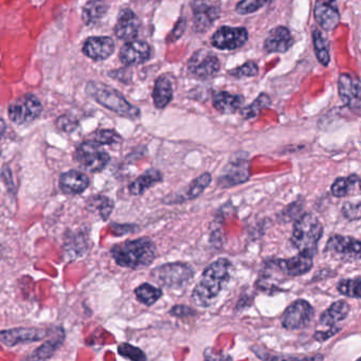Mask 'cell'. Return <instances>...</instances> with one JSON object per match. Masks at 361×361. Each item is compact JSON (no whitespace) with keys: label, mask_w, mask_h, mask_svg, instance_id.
Wrapping results in <instances>:
<instances>
[{"label":"cell","mask_w":361,"mask_h":361,"mask_svg":"<svg viewBox=\"0 0 361 361\" xmlns=\"http://www.w3.org/2000/svg\"><path fill=\"white\" fill-rule=\"evenodd\" d=\"M233 265L227 259L213 262L202 272L192 291V300L200 307H209L231 280Z\"/></svg>","instance_id":"cell-1"},{"label":"cell","mask_w":361,"mask_h":361,"mask_svg":"<svg viewBox=\"0 0 361 361\" xmlns=\"http://www.w3.org/2000/svg\"><path fill=\"white\" fill-rule=\"evenodd\" d=\"M156 255L155 243L147 236L119 243L111 249V257L117 265L134 270L151 265Z\"/></svg>","instance_id":"cell-2"},{"label":"cell","mask_w":361,"mask_h":361,"mask_svg":"<svg viewBox=\"0 0 361 361\" xmlns=\"http://www.w3.org/2000/svg\"><path fill=\"white\" fill-rule=\"evenodd\" d=\"M86 92L99 104L121 117L133 120L140 117L138 107L130 104L118 90H114L106 84L90 82L86 87Z\"/></svg>","instance_id":"cell-3"},{"label":"cell","mask_w":361,"mask_h":361,"mask_svg":"<svg viewBox=\"0 0 361 361\" xmlns=\"http://www.w3.org/2000/svg\"><path fill=\"white\" fill-rule=\"evenodd\" d=\"M322 234L323 226L319 219L312 213H305L295 221L290 242L299 252L314 257Z\"/></svg>","instance_id":"cell-4"},{"label":"cell","mask_w":361,"mask_h":361,"mask_svg":"<svg viewBox=\"0 0 361 361\" xmlns=\"http://www.w3.org/2000/svg\"><path fill=\"white\" fill-rule=\"evenodd\" d=\"M195 270L183 262L166 263L151 272L152 278L166 288L178 289L185 286L193 279Z\"/></svg>","instance_id":"cell-5"},{"label":"cell","mask_w":361,"mask_h":361,"mask_svg":"<svg viewBox=\"0 0 361 361\" xmlns=\"http://www.w3.org/2000/svg\"><path fill=\"white\" fill-rule=\"evenodd\" d=\"M102 147L94 140L84 141L75 149V161L86 172L92 174L101 172L111 161V155Z\"/></svg>","instance_id":"cell-6"},{"label":"cell","mask_w":361,"mask_h":361,"mask_svg":"<svg viewBox=\"0 0 361 361\" xmlns=\"http://www.w3.org/2000/svg\"><path fill=\"white\" fill-rule=\"evenodd\" d=\"M43 105L35 94H24L16 99L8 107V116L18 126L32 123L41 116Z\"/></svg>","instance_id":"cell-7"},{"label":"cell","mask_w":361,"mask_h":361,"mask_svg":"<svg viewBox=\"0 0 361 361\" xmlns=\"http://www.w3.org/2000/svg\"><path fill=\"white\" fill-rule=\"evenodd\" d=\"M324 251L338 261H359L361 259V240L352 236L335 234L327 240Z\"/></svg>","instance_id":"cell-8"},{"label":"cell","mask_w":361,"mask_h":361,"mask_svg":"<svg viewBox=\"0 0 361 361\" xmlns=\"http://www.w3.org/2000/svg\"><path fill=\"white\" fill-rule=\"evenodd\" d=\"M338 92L344 105L361 117V80L353 73H341L338 79Z\"/></svg>","instance_id":"cell-9"},{"label":"cell","mask_w":361,"mask_h":361,"mask_svg":"<svg viewBox=\"0 0 361 361\" xmlns=\"http://www.w3.org/2000/svg\"><path fill=\"white\" fill-rule=\"evenodd\" d=\"M314 316V310L312 304L306 300L299 299L285 310L282 316V325L287 331H297L307 326Z\"/></svg>","instance_id":"cell-10"},{"label":"cell","mask_w":361,"mask_h":361,"mask_svg":"<svg viewBox=\"0 0 361 361\" xmlns=\"http://www.w3.org/2000/svg\"><path fill=\"white\" fill-rule=\"evenodd\" d=\"M51 329H37V327H16L4 329L0 333V341L5 346L12 348L22 343H32L47 339L51 334Z\"/></svg>","instance_id":"cell-11"},{"label":"cell","mask_w":361,"mask_h":361,"mask_svg":"<svg viewBox=\"0 0 361 361\" xmlns=\"http://www.w3.org/2000/svg\"><path fill=\"white\" fill-rule=\"evenodd\" d=\"M250 178V164L247 158L238 157L231 159V161L224 168L223 172L217 179V185L221 189L242 185Z\"/></svg>","instance_id":"cell-12"},{"label":"cell","mask_w":361,"mask_h":361,"mask_svg":"<svg viewBox=\"0 0 361 361\" xmlns=\"http://www.w3.org/2000/svg\"><path fill=\"white\" fill-rule=\"evenodd\" d=\"M190 73L198 79H211L219 73L221 63L216 56L208 51L195 52L188 62Z\"/></svg>","instance_id":"cell-13"},{"label":"cell","mask_w":361,"mask_h":361,"mask_svg":"<svg viewBox=\"0 0 361 361\" xmlns=\"http://www.w3.org/2000/svg\"><path fill=\"white\" fill-rule=\"evenodd\" d=\"M248 41V31L245 28L224 26L212 37V45L219 50H235Z\"/></svg>","instance_id":"cell-14"},{"label":"cell","mask_w":361,"mask_h":361,"mask_svg":"<svg viewBox=\"0 0 361 361\" xmlns=\"http://www.w3.org/2000/svg\"><path fill=\"white\" fill-rule=\"evenodd\" d=\"M219 14L221 10L219 6L208 0H194V28L197 32H206L219 18Z\"/></svg>","instance_id":"cell-15"},{"label":"cell","mask_w":361,"mask_h":361,"mask_svg":"<svg viewBox=\"0 0 361 361\" xmlns=\"http://www.w3.org/2000/svg\"><path fill=\"white\" fill-rule=\"evenodd\" d=\"M314 257L307 253L299 252L295 257L289 259H278L272 262L279 271L284 274V276H300L307 274L314 265L312 261Z\"/></svg>","instance_id":"cell-16"},{"label":"cell","mask_w":361,"mask_h":361,"mask_svg":"<svg viewBox=\"0 0 361 361\" xmlns=\"http://www.w3.org/2000/svg\"><path fill=\"white\" fill-rule=\"evenodd\" d=\"M152 49L149 44L143 41L126 42L120 51V60L126 66L143 64L151 59Z\"/></svg>","instance_id":"cell-17"},{"label":"cell","mask_w":361,"mask_h":361,"mask_svg":"<svg viewBox=\"0 0 361 361\" xmlns=\"http://www.w3.org/2000/svg\"><path fill=\"white\" fill-rule=\"evenodd\" d=\"M314 18L324 30H334L340 23V13L336 0H316Z\"/></svg>","instance_id":"cell-18"},{"label":"cell","mask_w":361,"mask_h":361,"mask_svg":"<svg viewBox=\"0 0 361 361\" xmlns=\"http://www.w3.org/2000/svg\"><path fill=\"white\" fill-rule=\"evenodd\" d=\"M140 30V20L136 14L130 9H123L118 16L115 27V35L118 39L124 42L136 39Z\"/></svg>","instance_id":"cell-19"},{"label":"cell","mask_w":361,"mask_h":361,"mask_svg":"<svg viewBox=\"0 0 361 361\" xmlns=\"http://www.w3.org/2000/svg\"><path fill=\"white\" fill-rule=\"evenodd\" d=\"M113 39L109 37H90L83 45V52L94 61H104L115 52Z\"/></svg>","instance_id":"cell-20"},{"label":"cell","mask_w":361,"mask_h":361,"mask_svg":"<svg viewBox=\"0 0 361 361\" xmlns=\"http://www.w3.org/2000/svg\"><path fill=\"white\" fill-rule=\"evenodd\" d=\"M90 179L85 173L78 170L67 171L59 178V185L63 193L78 195L88 189Z\"/></svg>","instance_id":"cell-21"},{"label":"cell","mask_w":361,"mask_h":361,"mask_svg":"<svg viewBox=\"0 0 361 361\" xmlns=\"http://www.w3.org/2000/svg\"><path fill=\"white\" fill-rule=\"evenodd\" d=\"M293 45V39L286 27L272 29L264 42V50L268 54H284Z\"/></svg>","instance_id":"cell-22"},{"label":"cell","mask_w":361,"mask_h":361,"mask_svg":"<svg viewBox=\"0 0 361 361\" xmlns=\"http://www.w3.org/2000/svg\"><path fill=\"white\" fill-rule=\"evenodd\" d=\"M65 340V331L62 327H56V329H52L51 334L49 337L39 348H37L28 359H33V360H46L50 359L56 350L62 346L63 342Z\"/></svg>","instance_id":"cell-23"},{"label":"cell","mask_w":361,"mask_h":361,"mask_svg":"<svg viewBox=\"0 0 361 361\" xmlns=\"http://www.w3.org/2000/svg\"><path fill=\"white\" fill-rule=\"evenodd\" d=\"M162 180H164V175L159 170L149 169L128 185V191L132 195L140 196L154 185L161 183Z\"/></svg>","instance_id":"cell-24"},{"label":"cell","mask_w":361,"mask_h":361,"mask_svg":"<svg viewBox=\"0 0 361 361\" xmlns=\"http://www.w3.org/2000/svg\"><path fill=\"white\" fill-rule=\"evenodd\" d=\"M244 97L240 94H232L227 92H217L213 97V106L221 114H234L242 109Z\"/></svg>","instance_id":"cell-25"},{"label":"cell","mask_w":361,"mask_h":361,"mask_svg":"<svg viewBox=\"0 0 361 361\" xmlns=\"http://www.w3.org/2000/svg\"><path fill=\"white\" fill-rule=\"evenodd\" d=\"M109 4L105 0H90L83 8L82 18L87 26L97 25L109 12Z\"/></svg>","instance_id":"cell-26"},{"label":"cell","mask_w":361,"mask_h":361,"mask_svg":"<svg viewBox=\"0 0 361 361\" xmlns=\"http://www.w3.org/2000/svg\"><path fill=\"white\" fill-rule=\"evenodd\" d=\"M350 305L345 301L340 300L335 302L321 314L320 323L327 327L335 326L337 323L345 320L350 314Z\"/></svg>","instance_id":"cell-27"},{"label":"cell","mask_w":361,"mask_h":361,"mask_svg":"<svg viewBox=\"0 0 361 361\" xmlns=\"http://www.w3.org/2000/svg\"><path fill=\"white\" fill-rule=\"evenodd\" d=\"M173 99V88L170 80L159 77L155 82L153 90L154 104L157 109H166Z\"/></svg>","instance_id":"cell-28"},{"label":"cell","mask_w":361,"mask_h":361,"mask_svg":"<svg viewBox=\"0 0 361 361\" xmlns=\"http://www.w3.org/2000/svg\"><path fill=\"white\" fill-rule=\"evenodd\" d=\"M211 181H212V175L208 172L196 177V178L190 183L189 187H188L185 196L181 198L183 202H185V200H193L200 197V196L206 191L207 188L210 185Z\"/></svg>","instance_id":"cell-29"},{"label":"cell","mask_w":361,"mask_h":361,"mask_svg":"<svg viewBox=\"0 0 361 361\" xmlns=\"http://www.w3.org/2000/svg\"><path fill=\"white\" fill-rule=\"evenodd\" d=\"M136 299L147 306L153 305L162 297V290L149 283H143L134 290Z\"/></svg>","instance_id":"cell-30"},{"label":"cell","mask_w":361,"mask_h":361,"mask_svg":"<svg viewBox=\"0 0 361 361\" xmlns=\"http://www.w3.org/2000/svg\"><path fill=\"white\" fill-rule=\"evenodd\" d=\"M87 208L97 211L103 221H107L113 213L115 204L111 198L104 195H94L87 202Z\"/></svg>","instance_id":"cell-31"},{"label":"cell","mask_w":361,"mask_h":361,"mask_svg":"<svg viewBox=\"0 0 361 361\" xmlns=\"http://www.w3.org/2000/svg\"><path fill=\"white\" fill-rule=\"evenodd\" d=\"M312 42H314V52H316L317 59L323 66H329V42L323 37L322 33L318 29L312 30Z\"/></svg>","instance_id":"cell-32"},{"label":"cell","mask_w":361,"mask_h":361,"mask_svg":"<svg viewBox=\"0 0 361 361\" xmlns=\"http://www.w3.org/2000/svg\"><path fill=\"white\" fill-rule=\"evenodd\" d=\"M359 177L356 174L348 177H338L331 187V192L335 197L341 198L348 195L355 183H358Z\"/></svg>","instance_id":"cell-33"},{"label":"cell","mask_w":361,"mask_h":361,"mask_svg":"<svg viewBox=\"0 0 361 361\" xmlns=\"http://www.w3.org/2000/svg\"><path fill=\"white\" fill-rule=\"evenodd\" d=\"M337 290L345 297L361 300V278L343 279L338 283Z\"/></svg>","instance_id":"cell-34"},{"label":"cell","mask_w":361,"mask_h":361,"mask_svg":"<svg viewBox=\"0 0 361 361\" xmlns=\"http://www.w3.org/2000/svg\"><path fill=\"white\" fill-rule=\"evenodd\" d=\"M271 100L269 96L266 94H259V98L253 101L252 104L248 105L240 111V115L243 116L244 119H252L259 115L262 109H266L269 106Z\"/></svg>","instance_id":"cell-35"},{"label":"cell","mask_w":361,"mask_h":361,"mask_svg":"<svg viewBox=\"0 0 361 361\" xmlns=\"http://www.w3.org/2000/svg\"><path fill=\"white\" fill-rule=\"evenodd\" d=\"M118 354L123 358L130 359L133 361L147 360L145 352L137 346L130 343H121L118 346Z\"/></svg>","instance_id":"cell-36"},{"label":"cell","mask_w":361,"mask_h":361,"mask_svg":"<svg viewBox=\"0 0 361 361\" xmlns=\"http://www.w3.org/2000/svg\"><path fill=\"white\" fill-rule=\"evenodd\" d=\"M92 140L102 145H114L121 142L122 138L116 130H100L92 135Z\"/></svg>","instance_id":"cell-37"},{"label":"cell","mask_w":361,"mask_h":361,"mask_svg":"<svg viewBox=\"0 0 361 361\" xmlns=\"http://www.w3.org/2000/svg\"><path fill=\"white\" fill-rule=\"evenodd\" d=\"M268 0H240L236 5V13L240 16H248V14L255 13L257 10L263 8L267 4Z\"/></svg>","instance_id":"cell-38"},{"label":"cell","mask_w":361,"mask_h":361,"mask_svg":"<svg viewBox=\"0 0 361 361\" xmlns=\"http://www.w3.org/2000/svg\"><path fill=\"white\" fill-rule=\"evenodd\" d=\"M257 73H259V67H257V63L249 61V62L245 63L242 66L234 68L233 71H230L229 75L240 79V78L244 77H255Z\"/></svg>","instance_id":"cell-39"},{"label":"cell","mask_w":361,"mask_h":361,"mask_svg":"<svg viewBox=\"0 0 361 361\" xmlns=\"http://www.w3.org/2000/svg\"><path fill=\"white\" fill-rule=\"evenodd\" d=\"M341 212L348 221H359V219H361V202H344Z\"/></svg>","instance_id":"cell-40"},{"label":"cell","mask_w":361,"mask_h":361,"mask_svg":"<svg viewBox=\"0 0 361 361\" xmlns=\"http://www.w3.org/2000/svg\"><path fill=\"white\" fill-rule=\"evenodd\" d=\"M56 126H58L59 130H62V132L73 133L77 130L79 123H78L77 120L71 117V116L64 115L58 118V120H56Z\"/></svg>","instance_id":"cell-41"},{"label":"cell","mask_w":361,"mask_h":361,"mask_svg":"<svg viewBox=\"0 0 361 361\" xmlns=\"http://www.w3.org/2000/svg\"><path fill=\"white\" fill-rule=\"evenodd\" d=\"M170 314L176 318H189L195 316L196 312L193 308L187 305H175L171 308Z\"/></svg>","instance_id":"cell-42"},{"label":"cell","mask_w":361,"mask_h":361,"mask_svg":"<svg viewBox=\"0 0 361 361\" xmlns=\"http://www.w3.org/2000/svg\"><path fill=\"white\" fill-rule=\"evenodd\" d=\"M340 329H341L340 327L331 326L329 327L327 331H317V333H314V340H317V341L319 342L326 341L327 339L333 337V336H335L336 334L339 333Z\"/></svg>","instance_id":"cell-43"},{"label":"cell","mask_w":361,"mask_h":361,"mask_svg":"<svg viewBox=\"0 0 361 361\" xmlns=\"http://www.w3.org/2000/svg\"><path fill=\"white\" fill-rule=\"evenodd\" d=\"M1 174H3V180L5 185H7L8 190L11 192L14 191L16 185H14L11 169L8 168V166H4L3 173H1Z\"/></svg>","instance_id":"cell-44"},{"label":"cell","mask_w":361,"mask_h":361,"mask_svg":"<svg viewBox=\"0 0 361 361\" xmlns=\"http://www.w3.org/2000/svg\"><path fill=\"white\" fill-rule=\"evenodd\" d=\"M185 20H183V18H181L180 20H179L178 23H177L176 27H175L174 30H173V32L171 33L170 35V41L174 42L176 41V39H178L179 37L183 35V31H185Z\"/></svg>","instance_id":"cell-45"},{"label":"cell","mask_w":361,"mask_h":361,"mask_svg":"<svg viewBox=\"0 0 361 361\" xmlns=\"http://www.w3.org/2000/svg\"><path fill=\"white\" fill-rule=\"evenodd\" d=\"M358 183H359V188H360V190H361V178H359Z\"/></svg>","instance_id":"cell-46"},{"label":"cell","mask_w":361,"mask_h":361,"mask_svg":"<svg viewBox=\"0 0 361 361\" xmlns=\"http://www.w3.org/2000/svg\"><path fill=\"white\" fill-rule=\"evenodd\" d=\"M359 360H361V357H360V358H359Z\"/></svg>","instance_id":"cell-47"}]
</instances>
